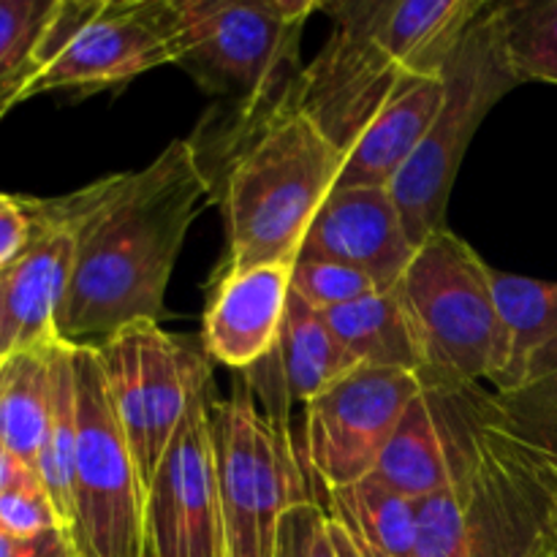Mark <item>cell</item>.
I'll list each match as a JSON object with an SVG mask.
<instances>
[{
    "label": "cell",
    "mask_w": 557,
    "mask_h": 557,
    "mask_svg": "<svg viewBox=\"0 0 557 557\" xmlns=\"http://www.w3.org/2000/svg\"><path fill=\"white\" fill-rule=\"evenodd\" d=\"M493 297L506 332V368L495 381V395H509L533 354L557 335V283L490 272Z\"/></svg>",
    "instance_id": "24"
},
{
    "label": "cell",
    "mask_w": 557,
    "mask_h": 557,
    "mask_svg": "<svg viewBox=\"0 0 557 557\" xmlns=\"http://www.w3.org/2000/svg\"><path fill=\"white\" fill-rule=\"evenodd\" d=\"M27 471H30V468L22 466V462L16 460V457L11 455L3 444H0V493H3V490H9L11 484H14L16 479Z\"/></svg>",
    "instance_id": "34"
},
{
    "label": "cell",
    "mask_w": 557,
    "mask_h": 557,
    "mask_svg": "<svg viewBox=\"0 0 557 557\" xmlns=\"http://www.w3.org/2000/svg\"><path fill=\"white\" fill-rule=\"evenodd\" d=\"M58 0H0V107L25 101L41 74V41Z\"/></svg>",
    "instance_id": "27"
},
{
    "label": "cell",
    "mask_w": 557,
    "mask_h": 557,
    "mask_svg": "<svg viewBox=\"0 0 557 557\" xmlns=\"http://www.w3.org/2000/svg\"><path fill=\"white\" fill-rule=\"evenodd\" d=\"M20 557H76V549L69 531L65 528H54V531H47L41 536L22 542Z\"/></svg>",
    "instance_id": "33"
},
{
    "label": "cell",
    "mask_w": 557,
    "mask_h": 557,
    "mask_svg": "<svg viewBox=\"0 0 557 557\" xmlns=\"http://www.w3.org/2000/svg\"><path fill=\"white\" fill-rule=\"evenodd\" d=\"M177 65L228 107L267 109L286 98L305 65L299 38L315 0H174Z\"/></svg>",
    "instance_id": "4"
},
{
    "label": "cell",
    "mask_w": 557,
    "mask_h": 557,
    "mask_svg": "<svg viewBox=\"0 0 557 557\" xmlns=\"http://www.w3.org/2000/svg\"><path fill=\"white\" fill-rule=\"evenodd\" d=\"M117 422L150 487L185 413L210 389L205 346L139 321L96 346Z\"/></svg>",
    "instance_id": "9"
},
{
    "label": "cell",
    "mask_w": 557,
    "mask_h": 557,
    "mask_svg": "<svg viewBox=\"0 0 557 557\" xmlns=\"http://www.w3.org/2000/svg\"><path fill=\"white\" fill-rule=\"evenodd\" d=\"M417 248L408 239L389 188H335L315 212L297 259H324L395 288Z\"/></svg>",
    "instance_id": "15"
},
{
    "label": "cell",
    "mask_w": 557,
    "mask_h": 557,
    "mask_svg": "<svg viewBox=\"0 0 557 557\" xmlns=\"http://www.w3.org/2000/svg\"><path fill=\"white\" fill-rule=\"evenodd\" d=\"M370 476L411 500H422L449 487L444 438L424 389L406 408Z\"/></svg>",
    "instance_id": "23"
},
{
    "label": "cell",
    "mask_w": 557,
    "mask_h": 557,
    "mask_svg": "<svg viewBox=\"0 0 557 557\" xmlns=\"http://www.w3.org/2000/svg\"><path fill=\"white\" fill-rule=\"evenodd\" d=\"M52 362V400H49L47 433H44L41 455H38L36 473L44 490L52 498L65 531L71 528L74 515V457H76V370L74 346L65 341H54L49 351Z\"/></svg>",
    "instance_id": "25"
},
{
    "label": "cell",
    "mask_w": 557,
    "mask_h": 557,
    "mask_svg": "<svg viewBox=\"0 0 557 557\" xmlns=\"http://www.w3.org/2000/svg\"><path fill=\"white\" fill-rule=\"evenodd\" d=\"M54 528L65 525L36 471L22 473L9 490L0 493V531L27 542Z\"/></svg>",
    "instance_id": "31"
},
{
    "label": "cell",
    "mask_w": 557,
    "mask_h": 557,
    "mask_svg": "<svg viewBox=\"0 0 557 557\" xmlns=\"http://www.w3.org/2000/svg\"><path fill=\"white\" fill-rule=\"evenodd\" d=\"M33 234L22 253L0 272V359L49 346L74 270V232L52 201L27 199Z\"/></svg>",
    "instance_id": "14"
},
{
    "label": "cell",
    "mask_w": 557,
    "mask_h": 557,
    "mask_svg": "<svg viewBox=\"0 0 557 557\" xmlns=\"http://www.w3.org/2000/svg\"><path fill=\"white\" fill-rule=\"evenodd\" d=\"M373 292L381 288L368 275L337 261L297 259L292 267V294L321 313L357 302Z\"/></svg>",
    "instance_id": "30"
},
{
    "label": "cell",
    "mask_w": 557,
    "mask_h": 557,
    "mask_svg": "<svg viewBox=\"0 0 557 557\" xmlns=\"http://www.w3.org/2000/svg\"><path fill=\"white\" fill-rule=\"evenodd\" d=\"M161 65H177V3L107 0L101 14L36 76L25 98L101 90Z\"/></svg>",
    "instance_id": "13"
},
{
    "label": "cell",
    "mask_w": 557,
    "mask_h": 557,
    "mask_svg": "<svg viewBox=\"0 0 557 557\" xmlns=\"http://www.w3.org/2000/svg\"><path fill=\"white\" fill-rule=\"evenodd\" d=\"M5 112H9V109H5V107H0V117H3V114H5Z\"/></svg>",
    "instance_id": "38"
},
{
    "label": "cell",
    "mask_w": 557,
    "mask_h": 557,
    "mask_svg": "<svg viewBox=\"0 0 557 557\" xmlns=\"http://www.w3.org/2000/svg\"><path fill=\"white\" fill-rule=\"evenodd\" d=\"M438 419L468 557H544L557 544V441L482 384L422 381Z\"/></svg>",
    "instance_id": "3"
},
{
    "label": "cell",
    "mask_w": 557,
    "mask_h": 557,
    "mask_svg": "<svg viewBox=\"0 0 557 557\" xmlns=\"http://www.w3.org/2000/svg\"><path fill=\"white\" fill-rule=\"evenodd\" d=\"M493 267L449 226L424 239L397 283L411 315L424 373L419 381L495 384L506 368V332L493 297Z\"/></svg>",
    "instance_id": "5"
},
{
    "label": "cell",
    "mask_w": 557,
    "mask_h": 557,
    "mask_svg": "<svg viewBox=\"0 0 557 557\" xmlns=\"http://www.w3.org/2000/svg\"><path fill=\"white\" fill-rule=\"evenodd\" d=\"M506 411L528 430L553 435L557 430V335L539 348L509 395H498Z\"/></svg>",
    "instance_id": "28"
},
{
    "label": "cell",
    "mask_w": 557,
    "mask_h": 557,
    "mask_svg": "<svg viewBox=\"0 0 557 557\" xmlns=\"http://www.w3.org/2000/svg\"><path fill=\"white\" fill-rule=\"evenodd\" d=\"M270 359L288 403H310L359 368L330 330L326 315L297 294L288 297L281 341Z\"/></svg>",
    "instance_id": "20"
},
{
    "label": "cell",
    "mask_w": 557,
    "mask_h": 557,
    "mask_svg": "<svg viewBox=\"0 0 557 557\" xmlns=\"http://www.w3.org/2000/svg\"><path fill=\"white\" fill-rule=\"evenodd\" d=\"M49 201L74 232L58 337L98 346L139 321L158 324L185 234L215 199L190 141L177 139L145 169Z\"/></svg>",
    "instance_id": "1"
},
{
    "label": "cell",
    "mask_w": 557,
    "mask_h": 557,
    "mask_svg": "<svg viewBox=\"0 0 557 557\" xmlns=\"http://www.w3.org/2000/svg\"><path fill=\"white\" fill-rule=\"evenodd\" d=\"M277 557H364L321 500L299 504L283 517Z\"/></svg>",
    "instance_id": "29"
},
{
    "label": "cell",
    "mask_w": 557,
    "mask_h": 557,
    "mask_svg": "<svg viewBox=\"0 0 557 557\" xmlns=\"http://www.w3.org/2000/svg\"><path fill=\"white\" fill-rule=\"evenodd\" d=\"M324 315L330 330L359 368L424 373L422 348L397 288L373 292Z\"/></svg>",
    "instance_id": "19"
},
{
    "label": "cell",
    "mask_w": 557,
    "mask_h": 557,
    "mask_svg": "<svg viewBox=\"0 0 557 557\" xmlns=\"http://www.w3.org/2000/svg\"><path fill=\"white\" fill-rule=\"evenodd\" d=\"M147 557H150V555H147Z\"/></svg>",
    "instance_id": "39"
},
{
    "label": "cell",
    "mask_w": 557,
    "mask_h": 557,
    "mask_svg": "<svg viewBox=\"0 0 557 557\" xmlns=\"http://www.w3.org/2000/svg\"><path fill=\"white\" fill-rule=\"evenodd\" d=\"M484 0H381V41L408 76H444Z\"/></svg>",
    "instance_id": "18"
},
{
    "label": "cell",
    "mask_w": 557,
    "mask_h": 557,
    "mask_svg": "<svg viewBox=\"0 0 557 557\" xmlns=\"http://www.w3.org/2000/svg\"><path fill=\"white\" fill-rule=\"evenodd\" d=\"M419 392L417 373L357 368L305 403V460L321 487H348L370 476Z\"/></svg>",
    "instance_id": "11"
},
{
    "label": "cell",
    "mask_w": 557,
    "mask_h": 557,
    "mask_svg": "<svg viewBox=\"0 0 557 557\" xmlns=\"http://www.w3.org/2000/svg\"><path fill=\"white\" fill-rule=\"evenodd\" d=\"M188 141L226 221L223 270L294 267L346 163V152L302 112L297 85L267 109L221 103Z\"/></svg>",
    "instance_id": "2"
},
{
    "label": "cell",
    "mask_w": 557,
    "mask_h": 557,
    "mask_svg": "<svg viewBox=\"0 0 557 557\" xmlns=\"http://www.w3.org/2000/svg\"><path fill=\"white\" fill-rule=\"evenodd\" d=\"M22 542L20 539L9 536L5 531H0V557H20Z\"/></svg>",
    "instance_id": "35"
},
{
    "label": "cell",
    "mask_w": 557,
    "mask_h": 557,
    "mask_svg": "<svg viewBox=\"0 0 557 557\" xmlns=\"http://www.w3.org/2000/svg\"><path fill=\"white\" fill-rule=\"evenodd\" d=\"M212 451L228 557H277L283 517L313 504L308 473L283 424L256 406L248 384L210 400Z\"/></svg>",
    "instance_id": "6"
},
{
    "label": "cell",
    "mask_w": 557,
    "mask_h": 557,
    "mask_svg": "<svg viewBox=\"0 0 557 557\" xmlns=\"http://www.w3.org/2000/svg\"><path fill=\"white\" fill-rule=\"evenodd\" d=\"M553 438L557 441V430L553 433ZM555 533H557V504H555Z\"/></svg>",
    "instance_id": "36"
},
{
    "label": "cell",
    "mask_w": 557,
    "mask_h": 557,
    "mask_svg": "<svg viewBox=\"0 0 557 557\" xmlns=\"http://www.w3.org/2000/svg\"><path fill=\"white\" fill-rule=\"evenodd\" d=\"M321 11L332 16V33L299 74L297 96L321 134L348 152L408 74L381 41V0L321 3Z\"/></svg>",
    "instance_id": "10"
},
{
    "label": "cell",
    "mask_w": 557,
    "mask_h": 557,
    "mask_svg": "<svg viewBox=\"0 0 557 557\" xmlns=\"http://www.w3.org/2000/svg\"><path fill=\"white\" fill-rule=\"evenodd\" d=\"M210 389L194 400L147 487L150 557H228L212 451Z\"/></svg>",
    "instance_id": "12"
},
{
    "label": "cell",
    "mask_w": 557,
    "mask_h": 557,
    "mask_svg": "<svg viewBox=\"0 0 557 557\" xmlns=\"http://www.w3.org/2000/svg\"><path fill=\"white\" fill-rule=\"evenodd\" d=\"M33 234V215L27 199L0 194V272L22 253Z\"/></svg>",
    "instance_id": "32"
},
{
    "label": "cell",
    "mask_w": 557,
    "mask_h": 557,
    "mask_svg": "<svg viewBox=\"0 0 557 557\" xmlns=\"http://www.w3.org/2000/svg\"><path fill=\"white\" fill-rule=\"evenodd\" d=\"M544 557H557V544H555V547H553V549H549V553H547V555H544Z\"/></svg>",
    "instance_id": "37"
},
{
    "label": "cell",
    "mask_w": 557,
    "mask_h": 557,
    "mask_svg": "<svg viewBox=\"0 0 557 557\" xmlns=\"http://www.w3.org/2000/svg\"><path fill=\"white\" fill-rule=\"evenodd\" d=\"M444 96V76H403L346 152L335 188H389L428 136Z\"/></svg>",
    "instance_id": "17"
},
{
    "label": "cell",
    "mask_w": 557,
    "mask_h": 557,
    "mask_svg": "<svg viewBox=\"0 0 557 557\" xmlns=\"http://www.w3.org/2000/svg\"><path fill=\"white\" fill-rule=\"evenodd\" d=\"M493 20L517 82L557 85V0L495 3Z\"/></svg>",
    "instance_id": "26"
},
{
    "label": "cell",
    "mask_w": 557,
    "mask_h": 557,
    "mask_svg": "<svg viewBox=\"0 0 557 557\" xmlns=\"http://www.w3.org/2000/svg\"><path fill=\"white\" fill-rule=\"evenodd\" d=\"M76 457L69 536L76 557H147V487L109 400L96 346H74Z\"/></svg>",
    "instance_id": "8"
},
{
    "label": "cell",
    "mask_w": 557,
    "mask_h": 557,
    "mask_svg": "<svg viewBox=\"0 0 557 557\" xmlns=\"http://www.w3.org/2000/svg\"><path fill=\"white\" fill-rule=\"evenodd\" d=\"M292 297V264L221 270L207 302L201 346L226 368L250 370L275 351Z\"/></svg>",
    "instance_id": "16"
},
{
    "label": "cell",
    "mask_w": 557,
    "mask_h": 557,
    "mask_svg": "<svg viewBox=\"0 0 557 557\" xmlns=\"http://www.w3.org/2000/svg\"><path fill=\"white\" fill-rule=\"evenodd\" d=\"M326 515L351 536L364 557H417V500L395 493L375 476L324 490Z\"/></svg>",
    "instance_id": "21"
},
{
    "label": "cell",
    "mask_w": 557,
    "mask_h": 557,
    "mask_svg": "<svg viewBox=\"0 0 557 557\" xmlns=\"http://www.w3.org/2000/svg\"><path fill=\"white\" fill-rule=\"evenodd\" d=\"M493 5H484L482 14L462 36L455 58L444 69L446 96L438 117L433 120L428 136L406 169L389 185L413 248L446 228L451 185L473 134L490 109L506 92L520 87L500 49Z\"/></svg>",
    "instance_id": "7"
},
{
    "label": "cell",
    "mask_w": 557,
    "mask_h": 557,
    "mask_svg": "<svg viewBox=\"0 0 557 557\" xmlns=\"http://www.w3.org/2000/svg\"><path fill=\"white\" fill-rule=\"evenodd\" d=\"M52 343L0 359V444L30 471L47 433L52 400Z\"/></svg>",
    "instance_id": "22"
}]
</instances>
